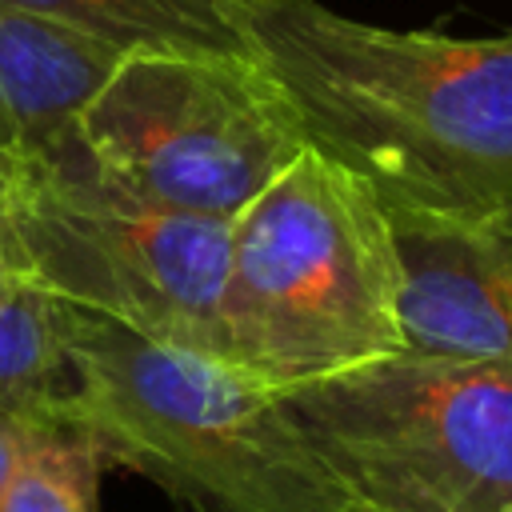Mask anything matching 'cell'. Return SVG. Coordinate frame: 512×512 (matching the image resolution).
Wrapping results in <instances>:
<instances>
[{"label":"cell","mask_w":512,"mask_h":512,"mask_svg":"<svg viewBox=\"0 0 512 512\" xmlns=\"http://www.w3.org/2000/svg\"><path fill=\"white\" fill-rule=\"evenodd\" d=\"M76 136L120 188L216 220H232L304 148L256 64L196 56H120Z\"/></svg>","instance_id":"8992f818"},{"label":"cell","mask_w":512,"mask_h":512,"mask_svg":"<svg viewBox=\"0 0 512 512\" xmlns=\"http://www.w3.org/2000/svg\"><path fill=\"white\" fill-rule=\"evenodd\" d=\"M116 60L104 44L0 4V160L72 152L80 144L76 120Z\"/></svg>","instance_id":"ba28073f"},{"label":"cell","mask_w":512,"mask_h":512,"mask_svg":"<svg viewBox=\"0 0 512 512\" xmlns=\"http://www.w3.org/2000/svg\"><path fill=\"white\" fill-rule=\"evenodd\" d=\"M0 208L24 284L148 340L224 356L232 220L120 188L84 144L56 160H8Z\"/></svg>","instance_id":"277c9868"},{"label":"cell","mask_w":512,"mask_h":512,"mask_svg":"<svg viewBox=\"0 0 512 512\" xmlns=\"http://www.w3.org/2000/svg\"><path fill=\"white\" fill-rule=\"evenodd\" d=\"M0 180H4V160H0Z\"/></svg>","instance_id":"5bb4252c"},{"label":"cell","mask_w":512,"mask_h":512,"mask_svg":"<svg viewBox=\"0 0 512 512\" xmlns=\"http://www.w3.org/2000/svg\"><path fill=\"white\" fill-rule=\"evenodd\" d=\"M236 24L304 144L384 208H512V32H400L320 0H236Z\"/></svg>","instance_id":"6da1fadb"},{"label":"cell","mask_w":512,"mask_h":512,"mask_svg":"<svg viewBox=\"0 0 512 512\" xmlns=\"http://www.w3.org/2000/svg\"><path fill=\"white\" fill-rule=\"evenodd\" d=\"M68 308L72 424L188 512H360L284 396L224 356Z\"/></svg>","instance_id":"7a4b0ae2"},{"label":"cell","mask_w":512,"mask_h":512,"mask_svg":"<svg viewBox=\"0 0 512 512\" xmlns=\"http://www.w3.org/2000/svg\"><path fill=\"white\" fill-rule=\"evenodd\" d=\"M76 364L68 308L36 284H0V416L24 432L72 424Z\"/></svg>","instance_id":"30bf717a"},{"label":"cell","mask_w":512,"mask_h":512,"mask_svg":"<svg viewBox=\"0 0 512 512\" xmlns=\"http://www.w3.org/2000/svg\"><path fill=\"white\" fill-rule=\"evenodd\" d=\"M28 436L32 432H24L20 424H12V420L0 416V496H4V484H8V476H12V468H16L20 452H24Z\"/></svg>","instance_id":"7c38bea8"},{"label":"cell","mask_w":512,"mask_h":512,"mask_svg":"<svg viewBox=\"0 0 512 512\" xmlns=\"http://www.w3.org/2000/svg\"><path fill=\"white\" fill-rule=\"evenodd\" d=\"M360 512H512V368L392 352L280 392Z\"/></svg>","instance_id":"5b68a950"},{"label":"cell","mask_w":512,"mask_h":512,"mask_svg":"<svg viewBox=\"0 0 512 512\" xmlns=\"http://www.w3.org/2000/svg\"><path fill=\"white\" fill-rule=\"evenodd\" d=\"M396 300L380 196L308 144L228 224L224 360L276 392L400 352Z\"/></svg>","instance_id":"3957f363"},{"label":"cell","mask_w":512,"mask_h":512,"mask_svg":"<svg viewBox=\"0 0 512 512\" xmlns=\"http://www.w3.org/2000/svg\"><path fill=\"white\" fill-rule=\"evenodd\" d=\"M116 56H196L252 64L236 0H0Z\"/></svg>","instance_id":"9c48e42d"},{"label":"cell","mask_w":512,"mask_h":512,"mask_svg":"<svg viewBox=\"0 0 512 512\" xmlns=\"http://www.w3.org/2000/svg\"><path fill=\"white\" fill-rule=\"evenodd\" d=\"M104 468L84 428H36L4 484L0 512H96Z\"/></svg>","instance_id":"8fae6325"},{"label":"cell","mask_w":512,"mask_h":512,"mask_svg":"<svg viewBox=\"0 0 512 512\" xmlns=\"http://www.w3.org/2000/svg\"><path fill=\"white\" fill-rule=\"evenodd\" d=\"M384 212L400 264V352L512 368V208Z\"/></svg>","instance_id":"52a82bcc"},{"label":"cell","mask_w":512,"mask_h":512,"mask_svg":"<svg viewBox=\"0 0 512 512\" xmlns=\"http://www.w3.org/2000/svg\"><path fill=\"white\" fill-rule=\"evenodd\" d=\"M0 188H4V180H0ZM12 280H20V272H16L12 236H8V224H4V208H0V284H12Z\"/></svg>","instance_id":"4fadbf2b"}]
</instances>
